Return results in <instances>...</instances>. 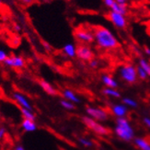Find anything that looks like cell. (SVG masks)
I'll use <instances>...</instances> for the list:
<instances>
[{
    "mask_svg": "<svg viewBox=\"0 0 150 150\" xmlns=\"http://www.w3.org/2000/svg\"><path fill=\"white\" fill-rule=\"evenodd\" d=\"M145 53L147 54V55H149L150 56V48L149 47H145Z\"/></svg>",
    "mask_w": 150,
    "mask_h": 150,
    "instance_id": "cell-34",
    "label": "cell"
},
{
    "mask_svg": "<svg viewBox=\"0 0 150 150\" xmlns=\"http://www.w3.org/2000/svg\"><path fill=\"white\" fill-rule=\"evenodd\" d=\"M1 4H2V1H1V0H0V6H1Z\"/></svg>",
    "mask_w": 150,
    "mask_h": 150,
    "instance_id": "cell-37",
    "label": "cell"
},
{
    "mask_svg": "<svg viewBox=\"0 0 150 150\" xmlns=\"http://www.w3.org/2000/svg\"><path fill=\"white\" fill-rule=\"evenodd\" d=\"M8 57V54H6L5 51H3V50L0 49V63H1V62H3V63H4V62H5V60H6Z\"/></svg>",
    "mask_w": 150,
    "mask_h": 150,
    "instance_id": "cell-26",
    "label": "cell"
},
{
    "mask_svg": "<svg viewBox=\"0 0 150 150\" xmlns=\"http://www.w3.org/2000/svg\"><path fill=\"white\" fill-rule=\"evenodd\" d=\"M63 53L67 56L70 57V58L76 57V45L74 43H72V42L67 43L63 47Z\"/></svg>",
    "mask_w": 150,
    "mask_h": 150,
    "instance_id": "cell-12",
    "label": "cell"
},
{
    "mask_svg": "<svg viewBox=\"0 0 150 150\" xmlns=\"http://www.w3.org/2000/svg\"><path fill=\"white\" fill-rule=\"evenodd\" d=\"M12 99L14 100L21 108H25V109L32 110L31 104L30 103L29 100L23 94L19 93V92H13L12 93Z\"/></svg>",
    "mask_w": 150,
    "mask_h": 150,
    "instance_id": "cell-10",
    "label": "cell"
},
{
    "mask_svg": "<svg viewBox=\"0 0 150 150\" xmlns=\"http://www.w3.org/2000/svg\"><path fill=\"white\" fill-rule=\"evenodd\" d=\"M40 86L41 88L44 90V92H46L48 95H51V96H56L58 93H57V90L52 86V85L45 81V80H41L40 81Z\"/></svg>",
    "mask_w": 150,
    "mask_h": 150,
    "instance_id": "cell-14",
    "label": "cell"
},
{
    "mask_svg": "<svg viewBox=\"0 0 150 150\" xmlns=\"http://www.w3.org/2000/svg\"><path fill=\"white\" fill-rule=\"evenodd\" d=\"M76 56L82 61L89 62L94 58V53L87 45L80 44L76 46Z\"/></svg>",
    "mask_w": 150,
    "mask_h": 150,
    "instance_id": "cell-7",
    "label": "cell"
},
{
    "mask_svg": "<svg viewBox=\"0 0 150 150\" xmlns=\"http://www.w3.org/2000/svg\"><path fill=\"white\" fill-rule=\"evenodd\" d=\"M122 103L128 107H132V108L137 107V103H136L134 100L130 99V98H125V99H122Z\"/></svg>",
    "mask_w": 150,
    "mask_h": 150,
    "instance_id": "cell-23",
    "label": "cell"
},
{
    "mask_svg": "<svg viewBox=\"0 0 150 150\" xmlns=\"http://www.w3.org/2000/svg\"><path fill=\"white\" fill-rule=\"evenodd\" d=\"M88 63H89V67L91 68H97L98 67H99V61L94 59V58H93L92 60H90Z\"/></svg>",
    "mask_w": 150,
    "mask_h": 150,
    "instance_id": "cell-28",
    "label": "cell"
},
{
    "mask_svg": "<svg viewBox=\"0 0 150 150\" xmlns=\"http://www.w3.org/2000/svg\"><path fill=\"white\" fill-rule=\"evenodd\" d=\"M86 112L89 117L96 121H106L108 119V113L106 110L101 108H94V107H88L86 109Z\"/></svg>",
    "mask_w": 150,
    "mask_h": 150,
    "instance_id": "cell-8",
    "label": "cell"
},
{
    "mask_svg": "<svg viewBox=\"0 0 150 150\" xmlns=\"http://www.w3.org/2000/svg\"><path fill=\"white\" fill-rule=\"evenodd\" d=\"M112 110L115 116H117V118L120 117H125L127 113V107L125 104H115L112 107Z\"/></svg>",
    "mask_w": 150,
    "mask_h": 150,
    "instance_id": "cell-11",
    "label": "cell"
},
{
    "mask_svg": "<svg viewBox=\"0 0 150 150\" xmlns=\"http://www.w3.org/2000/svg\"><path fill=\"white\" fill-rule=\"evenodd\" d=\"M101 80L103 82V84L105 85L107 88H116L118 87V83L114 79L113 77H112L108 75H103L101 77Z\"/></svg>",
    "mask_w": 150,
    "mask_h": 150,
    "instance_id": "cell-15",
    "label": "cell"
},
{
    "mask_svg": "<svg viewBox=\"0 0 150 150\" xmlns=\"http://www.w3.org/2000/svg\"><path fill=\"white\" fill-rule=\"evenodd\" d=\"M114 132L119 138L123 141H132L134 138V132L129 121L125 117H120L116 120Z\"/></svg>",
    "mask_w": 150,
    "mask_h": 150,
    "instance_id": "cell-2",
    "label": "cell"
},
{
    "mask_svg": "<svg viewBox=\"0 0 150 150\" xmlns=\"http://www.w3.org/2000/svg\"><path fill=\"white\" fill-rule=\"evenodd\" d=\"M44 46H45V47H46V49L50 50V47H49V45H48V43H44Z\"/></svg>",
    "mask_w": 150,
    "mask_h": 150,
    "instance_id": "cell-36",
    "label": "cell"
},
{
    "mask_svg": "<svg viewBox=\"0 0 150 150\" xmlns=\"http://www.w3.org/2000/svg\"><path fill=\"white\" fill-rule=\"evenodd\" d=\"M22 1L25 4H30V3H32V0H22Z\"/></svg>",
    "mask_w": 150,
    "mask_h": 150,
    "instance_id": "cell-35",
    "label": "cell"
},
{
    "mask_svg": "<svg viewBox=\"0 0 150 150\" xmlns=\"http://www.w3.org/2000/svg\"><path fill=\"white\" fill-rule=\"evenodd\" d=\"M21 128L24 130L25 132L31 133V132L36 131L37 125H36V123L34 122V121L29 120V119H23V121L21 122Z\"/></svg>",
    "mask_w": 150,
    "mask_h": 150,
    "instance_id": "cell-13",
    "label": "cell"
},
{
    "mask_svg": "<svg viewBox=\"0 0 150 150\" xmlns=\"http://www.w3.org/2000/svg\"><path fill=\"white\" fill-rule=\"evenodd\" d=\"M143 122H144L145 125L150 129V118H149V117H145V118L143 119Z\"/></svg>",
    "mask_w": 150,
    "mask_h": 150,
    "instance_id": "cell-30",
    "label": "cell"
},
{
    "mask_svg": "<svg viewBox=\"0 0 150 150\" xmlns=\"http://www.w3.org/2000/svg\"><path fill=\"white\" fill-rule=\"evenodd\" d=\"M108 17L110 18V21H112V23L117 28L125 29L127 26V21H126V18L125 15H122L120 13H117V12L110 10L108 13Z\"/></svg>",
    "mask_w": 150,
    "mask_h": 150,
    "instance_id": "cell-6",
    "label": "cell"
},
{
    "mask_svg": "<svg viewBox=\"0 0 150 150\" xmlns=\"http://www.w3.org/2000/svg\"><path fill=\"white\" fill-rule=\"evenodd\" d=\"M74 35L76 40H78L81 42L85 43H90L95 41L94 32L90 31L86 29H78L76 30L74 32Z\"/></svg>",
    "mask_w": 150,
    "mask_h": 150,
    "instance_id": "cell-5",
    "label": "cell"
},
{
    "mask_svg": "<svg viewBox=\"0 0 150 150\" xmlns=\"http://www.w3.org/2000/svg\"><path fill=\"white\" fill-rule=\"evenodd\" d=\"M103 93L107 95V96H110V97H113V98H120L121 97V94L118 90H116V88H106L103 89Z\"/></svg>",
    "mask_w": 150,
    "mask_h": 150,
    "instance_id": "cell-20",
    "label": "cell"
},
{
    "mask_svg": "<svg viewBox=\"0 0 150 150\" xmlns=\"http://www.w3.org/2000/svg\"><path fill=\"white\" fill-rule=\"evenodd\" d=\"M78 142L80 143V144L84 146H86V147H91V146H93V142L88 139V138H85V137H79L78 138Z\"/></svg>",
    "mask_w": 150,
    "mask_h": 150,
    "instance_id": "cell-24",
    "label": "cell"
},
{
    "mask_svg": "<svg viewBox=\"0 0 150 150\" xmlns=\"http://www.w3.org/2000/svg\"><path fill=\"white\" fill-rule=\"evenodd\" d=\"M134 144L140 150H150V143L145 138H134Z\"/></svg>",
    "mask_w": 150,
    "mask_h": 150,
    "instance_id": "cell-16",
    "label": "cell"
},
{
    "mask_svg": "<svg viewBox=\"0 0 150 150\" xmlns=\"http://www.w3.org/2000/svg\"><path fill=\"white\" fill-rule=\"evenodd\" d=\"M6 133V129L5 126H0V139L4 138V136Z\"/></svg>",
    "mask_w": 150,
    "mask_h": 150,
    "instance_id": "cell-29",
    "label": "cell"
},
{
    "mask_svg": "<svg viewBox=\"0 0 150 150\" xmlns=\"http://www.w3.org/2000/svg\"><path fill=\"white\" fill-rule=\"evenodd\" d=\"M4 64L6 66H8L9 67H15V68H22L25 64V61L22 57L17 56V55H12L8 56L5 60Z\"/></svg>",
    "mask_w": 150,
    "mask_h": 150,
    "instance_id": "cell-9",
    "label": "cell"
},
{
    "mask_svg": "<svg viewBox=\"0 0 150 150\" xmlns=\"http://www.w3.org/2000/svg\"><path fill=\"white\" fill-rule=\"evenodd\" d=\"M14 30H16V31H21V27L19 25H18V24H16L15 26H14Z\"/></svg>",
    "mask_w": 150,
    "mask_h": 150,
    "instance_id": "cell-32",
    "label": "cell"
},
{
    "mask_svg": "<svg viewBox=\"0 0 150 150\" xmlns=\"http://www.w3.org/2000/svg\"><path fill=\"white\" fill-rule=\"evenodd\" d=\"M15 150H25V148L21 145H18V146H16Z\"/></svg>",
    "mask_w": 150,
    "mask_h": 150,
    "instance_id": "cell-33",
    "label": "cell"
},
{
    "mask_svg": "<svg viewBox=\"0 0 150 150\" xmlns=\"http://www.w3.org/2000/svg\"><path fill=\"white\" fill-rule=\"evenodd\" d=\"M82 121L85 123V125H86L88 129H90L91 131H93L94 133H96L97 134L108 135L110 133L108 128H106L105 126H103L102 125H100V122H98L96 120L92 119L89 116H84L82 118Z\"/></svg>",
    "mask_w": 150,
    "mask_h": 150,
    "instance_id": "cell-4",
    "label": "cell"
},
{
    "mask_svg": "<svg viewBox=\"0 0 150 150\" xmlns=\"http://www.w3.org/2000/svg\"><path fill=\"white\" fill-rule=\"evenodd\" d=\"M149 63H150V60H149Z\"/></svg>",
    "mask_w": 150,
    "mask_h": 150,
    "instance_id": "cell-38",
    "label": "cell"
},
{
    "mask_svg": "<svg viewBox=\"0 0 150 150\" xmlns=\"http://www.w3.org/2000/svg\"><path fill=\"white\" fill-rule=\"evenodd\" d=\"M115 2H116L115 0H103L104 5H105L107 8H112V6L114 5Z\"/></svg>",
    "mask_w": 150,
    "mask_h": 150,
    "instance_id": "cell-27",
    "label": "cell"
},
{
    "mask_svg": "<svg viewBox=\"0 0 150 150\" xmlns=\"http://www.w3.org/2000/svg\"><path fill=\"white\" fill-rule=\"evenodd\" d=\"M119 73L122 79L128 84H134L137 80V71H136V67H134L133 64H123L120 67Z\"/></svg>",
    "mask_w": 150,
    "mask_h": 150,
    "instance_id": "cell-3",
    "label": "cell"
},
{
    "mask_svg": "<svg viewBox=\"0 0 150 150\" xmlns=\"http://www.w3.org/2000/svg\"><path fill=\"white\" fill-rule=\"evenodd\" d=\"M139 66L144 69L146 72V74L150 76V63L142 58V59L139 60Z\"/></svg>",
    "mask_w": 150,
    "mask_h": 150,
    "instance_id": "cell-21",
    "label": "cell"
},
{
    "mask_svg": "<svg viewBox=\"0 0 150 150\" xmlns=\"http://www.w3.org/2000/svg\"><path fill=\"white\" fill-rule=\"evenodd\" d=\"M136 71H137V76L138 77L140 78V79H143V80H145L147 78L148 75L146 74V71L143 69L140 66H138L137 67H136Z\"/></svg>",
    "mask_w": 150,
    "mask_h": 150,
    "instance_id": "cell-25",
    "label": "cell"
},
{
    "mask_svg": "<svg viewBox=\"0 0 150 150\" xmlns=\"http://www.w3.org/2000/svg\"><path fill=\"white\" fill-rule=\"evenodd\" d=\"M21 112L23 116L24 119H29V120H32V121H35V115L33 113L31 110H28V109H25V108H21Z\"/></svg>",
    "mask_w": 150,
    "mask_h": 150,
    "instance_id": "cell-19",
    "label": "cell"
},
{
    "mask_svg": "<svg viewBox=\"0 0 150 150\" xmlns=\"http://www.w3.org/2000/svg\"><path fill=\"white\" fill-rule=\"evenodd\" d=\"M115 1L118 3V4H121V5H126L127 6V1L128 0H115Z\"/></svg>",
    "mask_w": 150,
    "mask_h": 150,
    "instance_id": "cell-31",
    "label": "cell"
},
{
    "mask_svg": "<svg viewBox=\"0 0 150 150\" xmlns=\"http://www.w3.org/2000/svg\"><path fill=\"white\" fill-rule=\"evenodd\" d=\"M60 104H61V106L63 108L67 109V110H74L76 108L75 105H74V103L67 100H62L60 101Z\"/></svg>",
    "mask_w": 150,
    "mask_h": 150,
    "instance_id": "cell-22",
    "label": "cell"
},
{
    "mask_svg": "<svg viewBox=\"0 0 150 150\" xmlns=\"http://www.w3.org/2000/svg\"><path fill=\"white\" fill-rule=\"evenodd\" d=\"M63 96L64 97V99L71 101V102H75V103H78L80 101V100L78 99L77 96L73 92L72 90L70 89H64L63 91Z\"/></svg>",
    "mask_w": 150,
    "mask_h": 150,
    "instance_id": "cell-17",
    "label": "cell"
},
{
    "mask_svg": "<svg viewBox=\"0 0 150 150\" xmlns=\"http://www.w3.org/2000/svg\"><path fill=\"white\" fill-rule=\"evenodd\" d=\"M94 37L95 42L98 46L102 49L110 50L115 49L119 46V42L116 37L112 34V32L107 28L104 27H97L94 30Z\"/></svg>",
    "mask_w": 150,
    "mask_h": 150,
    "instance_id": "cell-1",
    "label": "cell"
},
{
    "mask_svg": "<svg viewBox=\"0 0 150 150\" xmlns=\"http://www.w3.org/2000/svg\"><path fill=\"white\" fill-rule=\"evenodd\" d=\"M110 10L117 12V13H120V14L125 16L126 13H127V6L126 5H121V4H118L117 2H115L114 5L112 6Z\"/></svg>",
    "mask_w": 150,
    "mask_h": 150,
    "instance_id": "cell-18",
    "label": "cell"
}]
</instances>
